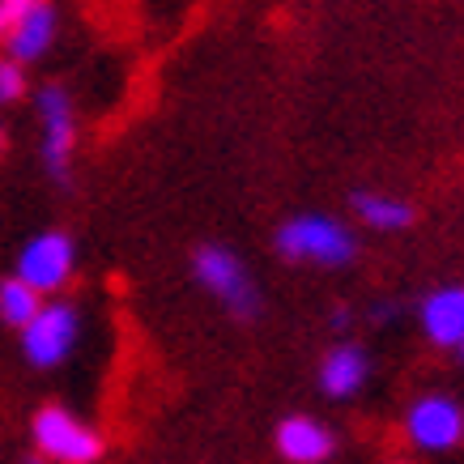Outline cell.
I'll list each match as a JSON object with an SVG mask.
<instances>
[{"label": "cell", "mask_w": 464, "mask_h": 464, "mask_svg": "<svg viewBox=\"0 0 464 464\" xmlns=\"http://www.w3.org/2000/svg\"><path fill=\"white\" fill-rule=\"evenodd\" d=\"M366 380V353L358 350V345H337V350H328V358H324L320 366V388L328 396H353L358 388H362Z\"/></svg>", "instance_id": "cell-11"}, {"label": "cell", "mask_w": 464, "mask_h": 464, "mask_svg": "<svg viewBox=\"0 0 464 464\" xmlns=\"http://www.w3.org/2000/svg\"><path fill=\"white\" fill-rule=\"evenodd\" d=\"M26 464H43V460H26Z\"/></svg>", "instance_id": "cell-17"}, {"label": "cell", "mask_w": 464, "mask_h": 464, "mask_svg": "<svg viewBox=\"0 0 464 464\" xmlns=\"http://www.w3.org/2000/svg\"><path fill=\"white\" fill-rule=\"evenodd\" d=\"M192 268H197V282L205 285L209 295L222 298L239 320H252L256 311H260V295H256V285H252V273L243 268V260L235 252H226V247H213L209 243V247H200L197 252Z\"/></svg>", "instance_id": "cell-3"}, {"label": "cell", "mask_w": 464, "mask_h": 464, "mask_svg": "<svg viewBox=\"0 0 464 464\" xmlns=\"http://www.w3.org/2000/svg\"><path fill=\"white\" fill-rule=\"evenodd\" d=\"M409 439L426 451H448L464 439V413L448 396H422L405 418Z\"/></svg>", "instance_id": "cell-7"}, {"label": "cell", "mask_w": 464, "mask_h": 464, "mask_svg": "<svg viewBox=\"0 0 464 464\" xmlns=\"http://www.w3.org/2000/svg\"><path fill=\"white\" fill-rule=\"evenodd\" d=\"M72 265H77V256H72V243L69 235H60V230H47V235H34L26 243V252L17 260V282L30 285L34 295H52L60 285L72 277Z\"/></svg>", "instance_id": "cell-5"}, {"label": "cell", "mask_w": 464, "mask_h": 464, "mask_svg": "<svg viewBox=\"0 0 464 464\" xmlns=\"http://www.w3.org/2000/svg\"><path fill=\"white\" fill-rule=\"evenodd\" d=\"M26 94V72H22V64L17 60H0V102H17Z\"/></svg>", "instance_id": "cell-14"}, {"label": "cell", "mask_w": 464, "mask_h": 464, "mask_svg": "<svg viewBox=\"0 0 464 464\" xmlns=\"http://www.w3.org/2000/svg\"><path fill=\"white\" fill-rule=\"evenodd\" d=\"M52 34H56L52 5H22V14H17L14 26H9V60H17V64L39 60L43 52L52 47Z\"/></svg>", "instance_id": "cell-9"}, {"label": "cell", "mask_w": 464, "mask_h": 464, "mask_svg": "<svg viewBox=\"0 0 464 464\" xmlns=\"http://www.w3.org/2000/svg\"><path fill=\"white\" fill-rule=\"evenodd\" d=\"M77 345V311L69 303H43L39 315L22 328V350L34 366H60Z\"/></svg>", "instance_id": "cell-4"}, {"label": "cell", "mask_w": 464, "mask_h": 464, "mask_svg": "<svg viewBox=\"0 0 464 464\" xmlns=\"http://www.w3.org/2000/svg\"><path fill=\"white\" fill-rule=\"evenodd\" d=\"M39 115H43V162L56 179H69V154L77 141V124H72V102L64 85H43L39 90Z\"/></svg>", "instance_id": "cell-6"}, {"label": "cell", "mask_w": 464, "mask_h": 464, "mask_svg": "<svg viewBox=\"0 0 464 464\" xmlns=\"http://www.w3.org/2000/svg\"><path fill=\"white\" fill-rule=\"evenodd\" d=\"M353 213H358L366 226H375V230H405V226L413 222V209H409L405 200L380 197V192H358V197H353Z\"/></svg>", "instance_id": "cell-12"}, {"label": "cell", "mask_w": 464, "mask_h": 464, "mask_svg": "<svg viewBox=\"0 0 464 464\" xmlns=\"http://www.w3.org/2000/svg\"><path fill=\"white\" fill-rule=\"evenodd\" d=\"M43 298L30 290V285H22L17 277H9V282H0V320L14 324V328H26L34 315H39Z\"/></svg>", "instance_id": "cell-13"}, {"label": "cell", "mask_w": 464, "mask_h": 464, "mask_svg": "<svg viewBox=\"0 0 464 464\" xmlns=\"http://www.w3.org/2000/svg\"><path fill=\"white\" fill-rule=\"evenodd\" d=\"M34 448L56 464H94L102 456V439L69 409L47 405L34 413Z\"/></svg>", "instance_id": "cell-2"}, {"label": "cell", "mask_w": 464, "mask_h": 464, "mask_svg": "<svg viewBox=\"0 0 464 464\" xmlns=\"http://www.w3.org/2000/svg\"><path fill=\"white\" fill-rule=\"evenodd\" d=\"M422 328L435 345H464V285H443L426 298Z\"/></svg>", "instance_id": "cell-10"}, {"label": "cell", "mask_w": 464, "mask_h": 464, "mask_svg": "<svg viewBox=\"0 0 464 464\" xmlns=\"http://www.w3.org/2000/svg\"><path fill=\"white\" fill-rule=\"evenodd\" d=\"M277 451H282L290 464H320L333 456V435H328V426L315 422V418H285L277 426Z\"/></svg>", "instance_id": "cell-8"}, {"label": "cell", "mask_w": 464, "mask_h": 464, "mask_svg": "<svg viewBox=\"0 0 464 464\" xmlns=\"http://www.w3.org/2000/svg\"><path fill=\"white\" fill-rule=\"evenodd\" d=\"M22 14V5H0V30H9L14 26V17Z\"/></svg>", "instance_id": "cell-15"}, {"label": "cell", "mask_w": 464, "mask_h": 464, "mask_svg": "<svg viewBox=\"0 0 464 464\" xmlns=\"http://www.w3.org/2000/svg\"><path fill=\"white\" fill-rule=\"evenodd\" d=\"M0 150H5V128H0Z\"/></svg>", "instance_id": "cell-16"}, {"label": "cell", "mask_w": 464, "mask_h": 464, "mask_svg": "<svg viewBox=\"0 0 464 464\" xmlns=\"http://www.w3.org/2000/svg\"><path fill=\"white\" fill-rule=\"evenodd\" d=\"M277 252L285 260H311V265H350L353 260V235L341 222L324 218V213H307V218H290L277 226Z\"/></svg>", "instance_id": "cell-1"}]
</instances>
